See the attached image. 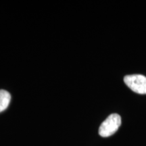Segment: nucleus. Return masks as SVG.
Returning <instances> with one entry per match:
<instances>
[{
    "label": "nucleus",
    "instance_id": "obj_3",
    "mask_svg": "<svg viewBox=\"0 0 146 146\" xmlns=\"http://www.w3.org/2000/svg\"><path fill=\"white\" fill-rule=\"evenodd\" d=\"M11 100V96L7 91L0 89V112H3L8 107Z\"/></svg>",
    "mask_w": 146,
    "mask_h": 146
},
{
    "label": "nucleus",
    "instance_id": "obj_2",
    "mask_svg": "<svg viewBox=\"0 0 146 146\" xmlns=\"http://www.w3.org/2000/svg\"><path fill=\"white\" fill-rule=\"evenodd\" d=\"M124 82L131 90L139 94H146V77L142 74H131L124 77Z\"/></svg>",
    "mask_w": 146,
    "mask_h": 146
},
{
    "label": "nucleus",
    "instance_id": "obj_1",
    "mask_svg": "<svg viewBox=\"0 0 146 146\" xmlns=\"http://www.w3.org/2000/svg\"><path fill=\"white\" fill-rule=\"evenodd\" d=\"M121 125V118L118 114H112L108 116L99 129V134L103 137H108L114 135Z\"/></svg>",
    "mask_w": 146,
    "mask_h": 146
}]
</instances>
